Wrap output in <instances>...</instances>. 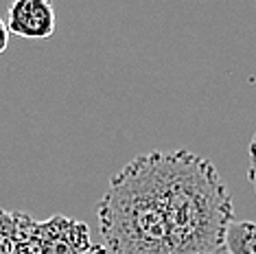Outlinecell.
<instances>
[{
    "mask_svg": "<svg viewBox=\"0 0 256 254\" xmlns=\"http://www.w3.org/2000/svg\"><path fill=\"white\" fill-rule=\"evenodd\" d=\"M156 154L171 254H224L234 204L219 171L188 149Z\"/></svg>",
    "mask_w": 256,
    "mask_h": 254,
    "instance_id": "cell-1",
    "label": "cell"
},
{
    "mask_svg": "<svg viewBox=\"0 0 256 254\" xmlns=\"http://www.w3.org/2000/svg\"><path fill=\"white\" fill-rule=\"evenodd\" d=\"M108 254H171L158 154L130 160L96 206Z\"/></svg>",
    "mask_w": 256,
    "mask_h": 254,
    "instance_id": "cell-2",
    "label": "cell"
},
{
    "mask_svg": "<svg viewBox=\"0 0 256 254\" xmlns=\"http://www.w3.org/2000/svg\"><path fill=\"white\" fill-rule=\"evenodd\" d=\"M33 246L38 254H108L106 246L90 241L88 224L66 215L36 222Z\"/></svg>",
    "mask_w": 256,
    "mask_h": 254,
    "instance_id": "cell-3",
    "label": "cell"
},
{
    "mask_svg": "<svg viewBox=\"0 0 256 254\" xmlns=\"http://www.w3.org/2000/svg\"><path fill=\"white\" fill-rule=\"evenodd\" d=\"M11 36L24 40H46L55 33V9L48 0H16L7 9Z\"/></svg>",
    "mask_w": 256,
    "mask_h": 254,
    "instance_id": "cell-4",
    "label": "cell"
},
{
    "mask_svg": "<svg viewBox=\"0 0 256 254\" xmlns=\"http://www.w3.org/2000/svg\"><path fill=\"white\" fill-rule=\"evenodd\" d=\"M33 236L36 219L31 215L0 208V254H38Z\"/></svg>",
    "mask_w": 256,
    "mask_h": 254,
    "instance_id": "cell-5",
    "label": "cell"
},
{
    "mask_svg": "<svg viewBox=\"0 0 256 254\" xmlns=\"http://www.w3.org/2000/svg\"><path fill=\"white\" fill-rule=\"evenodd\" d=\"M228 254H256V222H232L226 232Z\"/></svg>",
    "mask_w": 256,
    "mask_h": 254,
    "instance_id": "cell-6",
    "label": "cell"
},
{
    "mask_svg": "<svg viewBox=\"0 0 256 254\" xmlns=\"http://www.w3.org/2000/svg\"><path fill=\"white\" fill-rule=\"evenodd\" d=\"M248 154H250L248 180H250V184H252V188H254V193H256V134H254L252 140H250V149H248Z\"/></svg>",
    "mask_w": 256,
    "mask_h": 254,
    "instance_id": "cell-7",
    "label": "cell"
},
{
    "mask_svg": "<svg viewBox=\"0 0 256 254\" xmlns=\"http://www.w3.org/2000/svg\"><path fill=\"white\" fill-rule=\"evenodd\" d=\"M9 38H11V33H9L7 22H4L2 18H0V55H2L4 50L9 48Z\"/></svg>",
    "mask_w": 256,
    "mask_h": 254,
    "instance_id": "cell-8",
    "label": "cell"
}]
</instances>
